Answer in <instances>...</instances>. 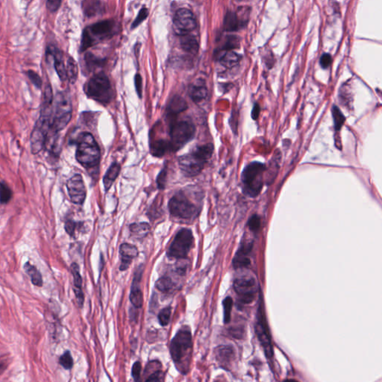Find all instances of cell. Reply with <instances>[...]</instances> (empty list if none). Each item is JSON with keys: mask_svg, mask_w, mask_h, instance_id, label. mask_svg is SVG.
Instances as JSON below:
<instances>
[{"mask_svg": "<svg viewBox=\"0 0 382 382\" xmlns=\"http://www.w3.org/2000/svg\"><path fill=\"white\" fill-rule=\"evenodd\" d=\"M53 100L54 97L51 85H47L44 90L40 116L35 123L30 137L31 151L32 154H38L47 144L51 127Z\"/></svg>", "mask_w": 382, "mask_h": 382, "instance_id": "1", "label": "cell"}, {"mask_svg": "<svg viewBox=\"0 0 382 382\" xmlns=\"http://www.w3.org/2000/svg\"><path fill=\"white\" fill-rule=\"evenodd\" d=\"M213 144L198 146L194 150L178 158V165L181 172L187 177L198 175L203 170L214 153Z\"/></svg>", "mask_w": 382, "mask_h": 382, "instance_id": "2", "label": "cell"}, {"mask_svg": "<svg viewBox=\"0 0 382 382\" xmlns=\"http://www.w3.org/2000/svg\"><path fill=\"white\" fill-rule=\"evenodd\" d=\"M192 335L189 328H181L172 338L169 346L171 357L183 373L187 371L190 353L192 350Z\"/></svg>", "mask_w": 382, "mask_h": 382, "instance_id": "3", "label": "cell"}, {"mask_svg": "<svg viewBox=\"0 0 382 382\" xmlns=\"http://www.w3.org/2000/svg\"><path fill=\"white\" fill-rule=\"evenodd\" d=\"M265 171L266 166L261 162H252L246 166L241 174L242 190L245 195L254 198L260 194Z\"/></svg>", "mask_w": 382, "mask_h": 382, "instance_id": "4", "label": "cell"}, {"mask_svg": "<svg viewBox=\"0 0 382 382\" xmlns=\"http://www.w3.org/2000/svg\"><path fill=\"white\" fill-rule=\"evenodd\" d=\"M72 118V103L70 97L58 93L53 100L51 127L49 135H55L65 129Z\"/></svg>", "mask_w": 382, "mask_h": 382, "instance_id": "5", "label": "cell"}, {"mask_svg": "<svg viewBox=\"0 0 382 382\" xmlns=\"http://www.w3.org/2000/svg\"><path fill=\"white\" fill-rule=\"evenodd\" d=\"M76 160L87 168L94 167L100 160V150L95 138L89 132H82L76 141Z\"/></svg>", "mask_w": 382, "mask_h": 382, "instance_id": "6", "label": "cell"}, {"mask_svg": "<svg viewBox=\"0 0 382 382\" xmlns=\"http://www.w3.org/2000/svg\"><path fill=\"white\" fill-rule=\"evenodd\" d=\"M84 90L90 99L102 104H108L113 98V92L110 81L103 73H99L93 76L85 84Z\"/></svg>", "mask_w": 382, "mask_h": 382, "instance_id": "7", "label": "cell"}, {"mask_svg": "<svg viewBox=\"0 0 382 382\" xmlns=\"http://www.w3.org/2000/svg\"><path fill=\"white\" fill-rule=\"evenodd\" d=\"M195 133V125L188 119L172 122L169 129L171 151H177L182 148L194 138Z\"/></svg>", "mask_w": 382, "mask_h": 382, "instance_id": "8", "label": "cell"}, {"mask_svg": "<svg viewBox=\"0 0 382 382\" xmlns=\"http://www.w3.org/2000/svg\"><path fill=\"white\" fill-rule=\"evenodd\" d=\"M168 207L170 215L178 219H194L199 214L198 208L182 191L177 193L171 198Z\"/></svg>", "mask_w": 382, "mask_h": 382, "instance_id": "9", "label": "cell"}, {"mask_svg": "<svg viewBox=\"0 0 382 382\" xmlns=\"http://www.w3.org/2000/svg\"><path fill=\"white\" fill-rule=\"evenodd\" d=\"M113 29V23L110 20H103L86 28L82 34L81 50L85 51L97 41L110 36Z\"/></svg>", "mask_w": 382, "mask_h": 382, "instance_id": "10", "label": "cell"}, {"mask_svg": "<svg viewBox=\"0 0 382 382\" xmlns=\"http://www.w3.org/2000/svg\"><path fill=\"white\" fill-rule=\"evenodd\" d=\"M256 332L267 356L268 358H272L273 355L272 339H271L269 326L265 315V305H264L262 293L260 294V302H259L257 317H256Z\"/></svg>", "mask_w": 382, "mask_h": 382, "instance_id": "11", "label": "cell"}, {"mask_svg": "<svg viewBox=\"0 0 382 382\" xmlns=\"http://www.w3.org/2000/svg\"><path fill=\"white\" fill-rule=\"evenodd\" d=\"M194 237L188 228H182L177 233L173 241L168 249L167 256L172 259H184L188 256L194 246Z\"/></svg>", "mask_w": 382, "mask_h": 382, "instance_id": "12", "label": "cell"}, {"mask_svg": "<svg viewBox=\"0 0 382 382\" xmlns=\"http://www.w3.org/2000/svg\"><path fill=\"white\" fill-rule=\"evenodd\" d=\"M234 291L240 296L243 304H249L256 299L258 293V282L256 277L251 274H242L234 279Z\"/></svg>", "mask_w": 382, "mask_h": 382, "instance_id": "13", "label": "cell"}, {"mask_svg": "<svg viewBox=\"0 0 382 382\" xmlns=\"http://www.w3.org/2000/svg\"><path fill=\"white\" fill-rule=\"evenodd\" d=\"M174 30L181 36L188 35L197 27V20L194 14L187 8L177 11L173 20Z\"/></svg>", "mask_w": 382, "mask_h": 382, "instance_id": "14", "label": "cell"}, {"mask_svg": "<svg viewBox=\"0 0 382 382\" xmlns=\"http://www.w3.org/2000/svg\"><path fill=\"white\" fill-rule=\"evenodd\" d=\"M67 191L72 203L82 205L86 199V188L83 178L80 174H76L67 182Z\"/></svg>", "mask_w": 382, "mask_h": 382, "instance_id": "15", "label": "cell"}, {"mask_svg": "<svg viewBox=\"0 0 382 382\" xmlns=\"http://www.w3.org/2000/svg\"><path fill=\"white\" fill-rule=\"evenodd\" d=\"M144 265H141L137 269L134 275V281L132 283V290H131L130 302L136 308H141L144 304V295L140 288V281L142 278L143 272H144Z\"/></svg>", "mask_w": 382, "mask_h": 382, "instance_id": "16", "label": "cell"}, {"mask_svg": "<svg viewBox=\"0 0 382 382\" xmlns=\"http://www.w3.org/2000/svg\"><path fill=\"white\" fill-rule=\"evenodd\" d=\"M138 249L134 245L123 243L119 247L121 265L119 267L120 271H126L132 265V261L138 256Z\"/></svg>", "mask_w": 382, "mask_h": 382, "instance_id": "17", "label": "cell"}, {"mask_svg": "<svg viewBox=\"0 0 382 382\" xmlns=\"http://www.w3.org/2000/svg\"><path fill=\"white\" fill-rule=\"evenodd\" d=\"M252 243H246L241 245L233 259V266L234 269H244L250 265L251 260L249 253L252 250Z\"/></svg>", "mask_w": 382, "mask_h": 382, "instance_id": "18", "label": "cell"}, {"mask_svg": "<svg viewBox=\"0 0 382 382\" xmlns=\"http://www.w3.org/2000/svg\"><path fill=\"white\" fill-rule=\"evenodd\" d=\"M49 54L52 55L54 58L55 69L62 82L67 80V72L66 65L63 62V54L61 51L55 47H49Z\"/></svg>", "mask_w": 382, "mask_h": 382, "instance_id": "19", "label": "cell"}, {"mask_svg": "<svg viewBox=\"0 0 382 382\" xmlns=\"http://www.w3.org/2000/svg\"><path fill=\"white\" fill-rule=\"evenodd\" d=\"M71 272L73 273L74 280V291L79 307H82L85 300L83 292H82V278L79 272V267L77 264L73 263L71 265Z\"/></svg>", "mask_w": 382, "mask_h": 382, "instance_id": "20", "label": "cell"}, {"mask_svg": "<svg viewBox=\"0 0 382 382\" xmlns=\"http://www.w3.org/2000/svg\"><path fill=\"white\" fill-rule=\"evenodd\" d=\"M82 8L86 17H92L103 13L104 5L101 0H84Z\"/></svg>", "mask_w": 382, "mask_h": 382, "instance_id": "21", "label": "cell"}, {"mask_svg": "<svg viewBox=\"0 0 382 382\" xmlns=\"http://www.w3.org/2000/svg\"><path fill=\"white\" fill-rule=\"evenodd\" d=\"M189 96L196 103H200L204 100L208 96V89L204 82H197L191 85L189 88Z\"/></svg>", "mask_w": 382, "mask_h": 382, "instance_id": "22", "label": "cell"}, {"mask_svg": "<svg viewBox=\"0 0 382 382\" xmlns=\"http://www.w3.org/2000/svg\"><path fill=\"white\" fill-rule=\"evenodd\" d=\"M187 109V105L185 100L179 96H175L171 99L166 110H167L168 114L170 115V116H175V115L184 111Z\"/></svg>", "mask_w": 382, "mask_h": 382, "instance_id": "23", "label": "cell"}, {"mask_svg": "<svg viewBox=\"0 0 382 382\" xmlns=\"http://www.w3.org/2000/svg\"><path fill=\"white\" fill-rule=\"evenodd\" d=\"M215 354H216L218 361L220 364H225V365L229 364L234 358V349L230 346H219L217 348Z\"/></svg>", "mask_w": 382, "mask_h": 382, "instance_id": "24", "label": "cell"}, {"mask_svg": "<svg viewBox=\"0 0 382 382\" xmlns=\"http://www.w3.org/2000/svg\"><path fill=\"white\" fill-rule=\"evenodd\" d=\"M119 172H120V165L117 163L112 164L111 166L109 168L106 175H105L104 178H103V183H104L106 191H108L111 187L112 184L119 175Z\"/></svg>", "mask_w": 382, "mask_h": 382, "instance_id": "25", "label": "cell"}, {"mask_svg": "<svg viewBox=\"0 0 382 382\" xmlns=\"http://www.w3.org/2000/svg\"><path fill=\"white\" fill-rule=\"evenodd\" d=\"M240 55L231 51H226L219 57V62L226 68H232L240 62Z\"/></svg>", "mask_w": 382, "mask_h": 382, "instance_id": "26", "label": "cell"}, {"mask_svg": "<svg viewBox=\"0 0 382 382\" xmlns=\"http://www.w3.org/2000/svg\"><path fill=\"white\" fill-rule=\"evenodd\" d=\"M24 270L26 273L30 277L31 281L34 285L38 287H41L43 286V278L40 271L33 265H31L29 262L25 264Z\"/></svg>", "mask_w": 382, "mask_h": 382, "instance_id": "27", "label": "cell"}, {"mask_svg": "<svg viewBox=\"0 0 382 382\" xmlns=\"http://www.w3.org/2000/svg\"><path fill=\"white\" fill-rule=\"evenodd\" d=\"M181 47L182 50L189 54L195 55L199 51V44L195 38L184 35L181 40Z\"/></svg>", "mask_w": 382, "mask_h": 382, "instance_id": "28", "label": "cell"}, {"mask_svg": "<svg viewBox=\"0 0 382 382\" xmlns=\"http://www.w3.org/2000/svg\"><path fill=\"white\" fill-rule=\"evenodd\" d=\"M242 26L238 16L234 12H228L224 19V29L228 32L237 31Z\"/></svg>", "mask_w": 382, "mask_h": 382, "instance_id": "29", "label": "cell"}, {"mask_svg": "<svg viewBox=\"0 0 382 382\" xmlns=\"http://www.w3.org/2000/svg\"><path fill=\"white\" fill-rule=\"evenodd\" d=\"M66 72H67V78L69 82L71 84H74L77 80L79 69H78L77 63L73 57H69L67 59Z\"/></svg>", "mask_w": 382, "mask_h": 382, "instance_id": "30", "label": "cell"}, {"mask_svg": "<svg viewBox=\"0 0 382 382\" xmlns=\"http://www.w3.org/2000/svg\"><path fill=\"white\" fill-rule=\"evenodd\" d=\"M131 232L136 238L142 239L145 237L150 231V225L147 222L133 223L129 226Z\"/></svg>", "mask_w": 382, "mask_h": 382, "instance_id": "31", "label": "cell"}, {"mask_svg": "<svg viewBox=\"0 0 382 382\" xmlns=\"http://www.w3.org/2000/svg\"><path fill=\"white\" fill-rule=\"evenodd\" d=\"M152 153L157 157H162L166 152L171 150L170 144L167 141L159 140L151 146Z\"/></svg>", "mask_w": 382, "mask_h": 382, "instance_id": "32", "label": "cell"}, {"mask_svg": "<svg viewBox=\"0 0 382 382\" xmlns=\"http://www.w3.org/2000/svg\"><path fill=\"white\" fill-rule=\"evenodd\" d=\"M156 287L163 293H169L175 288V284L169 277L164 276L156 281Z\"/></svg>", "mask_w": 382, "mask_h": 382, "instance_id": "33", "label": "cell"}, {"mask_svg": "<svg viewBox=\"0 0 382 382\" xmlns=\"http://www.w3.org/2000/svg\"><path fill=\"white\" fill-rule=\"evenodd\" d=\"M333 120H334V129L336 131H340L346 121V117L342 113L338 107L334 106L331 109Z\"/></svg>", "mask_w": 382, "mask_h": 382, "instance_id": "34", "label": "cell"}, {"mask_svg": "<svg viewBox=\"0 0 382 382\" xmlns=\"http://www.w3.org/2000/svg\"><path fill=\"white\" fill-rule=\"evenodd\" d=\"M12 198V190L6 183L0 182V203L7 204Z\"/></svg>", "mask_w": 382, "mask_h": 382, "instance_id": "35", "label": "cell"}, {"mask_svg": "<svg viewBox=\"0 0 382 382\" xmlns=\"http://www.w3.org/2000/svg\"><path fill=\"white\" fill-rule=\"evenodd\" d=\"M85 64L86 67L90 71L95 70L97 67L103 65V60L96 57L94 55L91 53H88L85 57Z\"/></svg>", "mask_w": 382, "mask_h": 382, "instance_id": "36", "label": "cell"}, {"mask_svg": "<svg viewBox=\"0 0 382 382\" xmlns=\"http://www.w3.org/2000/svg\"><path fill=\"white\" fill-rule=\"evenodd\" d=\"M224 309V323L225 324H228L231 321V310L233 308V299L231 297L228 296L224 299L223 302Z\"/></svg>", "mask_w": 382, "mask_h": 382, "instance_id": "37", "label": "cell"}, {"mask_svg": "<svg viewBox=\"0 0 382 382\" xmlns=\"http://www.w3.org/2000/svg\"><path fill=\"white\" fill-rule=\"evenodd\" d=\"M59 363L60 365L66 369V370H70L73 367V359L71 354L69 351L64 352L59 358Z\"/></svg>", "mask_w": 382, "mask_h": 382, "instance_id": "38", "label": "cell"}, {"mask_svg": "<svg viewBox=\"0 0 382 382\" xmlns=\"http://www.w3.org/2000/svg\"><path fill=\"white\" fill-rule=\"evenodd\" d=\"M171 308H164L159 314V321L162 327H166L169 324V320H170Z\"/></svg>", "mask_w": 382, "mask_h": 382, "instance_id": "39", "label": "cell"}, {"mask_svg": "<svg viewBox=\"0 0 382 382\" xmlns=\"http://www.w3.org/2000/svg\"><path fill=\"white\" fill-rule=\"evenodd\" d=\"M26 74H27L28 77L30 79L32 84H33L36 88H38V89H40V88H41V86H42V79L40 77L39 75H38V73H35V71H32V70H29V71L26 73Z\"/></svg>", "mask_w": 382, "mask_h": 382, "instance_id": "40", "label": "cell"}, {"mask_svg": "<svg viewBox=\"0 0 382 382\" xmlns=\"http://www.w3.org/2000/svg\"><path fill=\"white\" fill-rule=\"evenodd\" d=\"M148 9L145 8H142V9L140 11L138 17H137V18L135 19V21H134L133 24H132V29H133V28H136L137 26H139L141 23H143V22L146 20V18L148 17Z\"/></svg>", "mask_w": 382, "mask_h": 382, "instance_id": "41", "label": "cell"}, {"mask_svg": "<svg viewBox=\"0 0 382 382\" xmlns=\"http://www.w3.org/2000/svg\"><path fill=\"white\" fill-rule=\"evenodd\" d=\"M248 225L252 231H257L261 226V219L258 215H253L248 222Z\"/></svg>", "mask_w": 382, "mask_h": 382, "instance_id": "42", "label": "cell"}, {"mask_svg": "<svg viewBox=\"0 0 382 382\" xmlns=\"http://www.w3.org/2000/svg\"><path fill=\"white\" fill-rule=\"evenodd\" d=\"M141 364L139 361H137L133 364L132 369V375L134 380L135 382H138L141 378Z\"/></svg>", "mask_w": 382, "mask_h": 382, "instance_id": "43", "label": "cell"}, {"mask_svg": "<svg viewBox=\"0 0 382 382\" xmlns=\"http://www.w3.org/2000/svg\"><path fill=\"white\" fill-rule=\"evenodd\" d=\"M61 0H47V9L51 12H55L60 8Z\"/></svg>", "mask_w": 382, "mask_h": 382, "instance_id": "44", "label": "cell"}, {"mask_svg": "<svg viewBox=\"0 0 382 382\" xmlns=\"http://www.w3.org/2000/svg\"><path fill=\"white\" fill-rule=\"evenodd\" d=\"M331 62H332V58H331V56L328 54V53H326V54L323 55L321 56L320 63H321V67L323 68H328L331 65Z\"/></svg>", "mask_w": 382, "mask_h": 382, "instance_id": "45", "label": "cell"}, {"mask_svg": "<svg viewBox=\"0 0 382 382\" xmlns=\"http://www.w3.org/2000/svg\"><path fill=\"white\" fill-rule=\"evenodd\" d=\"M163 373H162V370H159L150 374L148 378L146 379V381L147 382H160V381L163 380Z\"/></svg>", "mask_w": 382, "mask_h": 382, "instance_id": "46", "label": "cell"}, {"mask_svg": "<svg viewBox=\"0 0 382 382\" xmlns=\"http://www.w3.org/2000/svg\"><path fill=\"white\" fill-rule=\"evenodd\" d=\"M77 225V222H74V221L67 220L65 223V230L67 234H70V236L74 235L75 230H76Z\"/></svg>", "mask_w": 382, "mask_h": 382, "instance_id": "47", "label": "cell"}, {"mask_svg": "<svg viewBox=\"0 0 382 382\" xmlns=\"http://www.w3.org/2000/svg\"><path fill=\"white\" fill-rule=\"evenodd\" d=\"M135 88L139 97H142V78L139 74H137L135 78Z\"/></svg>", "mask_w": 382, "mask_h": 382, "instance_id": "48", "label": "cell"}, {"mask_svg": "<svg viewBox=\"0 0 382 382\" xmlns=\"http://www.w3.org/2000/svg\"><path fill=\"white\" fill-rule=\"evenodd\" d=\"M166 178V169H164L163 171L161 172L159 176L158 177V184H159V187H160L161 189H163L164 187L165 178Z\"/></svg>", "mask_w": 382, "mask_h": 382, "instance_id": "49", "label": "cell"}, {"mask_svg": "<svg viewBox=\"0 0 382 382\" xmlns=\"http://www.w3.org/2000/svg\"><path fill=\"white\" fill-rule=\"evenodd\" d=\"M260 106L258 104L255 105L252 111V117L253 119H257L260 114Z\"/></svg>", "mask_w": 382, "mask_h": 382, "instance_id": "50", "label": "cell"}]
</instances>
